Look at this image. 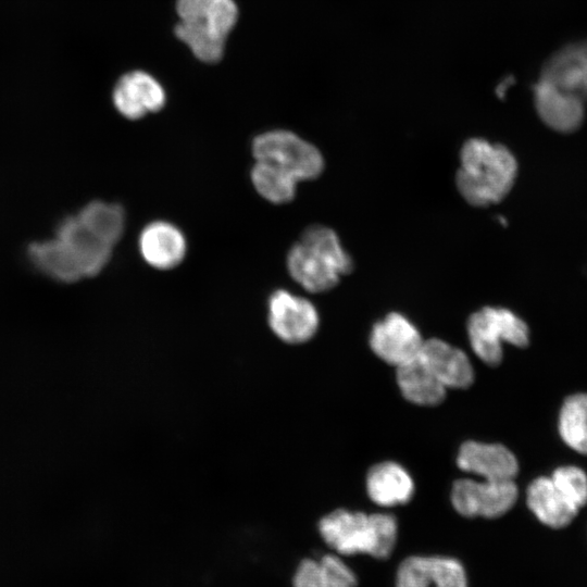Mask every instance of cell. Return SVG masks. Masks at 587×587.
Here are the masks:
<instances>
[{"label": "cell", "mask_w": 587, "mask_h": 587, "mask_svg": "<svg viewBox=\"0 0 587 587\" xmlns=\"http://www.w3.org/2000/svg\"><path fill=\"white\" fill-rule=\"evenodd\" d=\"M516 174V159L507 147L483 138H470L460 151L455 186L469 204L488 207L510 192Z\"/></svg>", "instance_id": "1"}, {"label": "cell", "mask_w": 587, "mask_h": 587, "mask_svg": "<svg viewBox=\"0 0 587 587\" xmlns=\"http://www.w3.org/2000/svg\"><path fill=\"white\" fill-rule=\"evenodd\" d=\"M352 267V259L337 234L323 225L305 228L287 253L290 276L313 294L330 290Z\"/></svg>", "instance_id": "2"}, {"label": "cell", "mask_w": 587, "mask_h": 587, "mask_svg": "<svg viewBox=\"0 0 587 587\" xmlns=\"http://www.w3.org/2000/svg\"><path fill=\"white\" fill-rule=\"evenodd\" d=\"M319 532L326 545L338 554L365 553L384 560L396 546L398 524L395 516L388 513L367 514L337 509L321 519Z\"/></svg>", "instance_id": "3"}, {"label": "cell", "mask_w": 587, "mask_h": 587, "mask_svg": "<svg viewBox=\"0 0 587 587\" xmlns=\"http://www.w3.org/2000/svg\"><path fill=\"white\" fill-rule=\"evenodd\" d=\"M176 36L200 61L217 62L238 10L234 0H177Z\"/></svg>", "instance_id": "4"}, {"label": "cell", "mask_w": 587, "mask_h": 587, "mask_svg": "<svg viewBox=\"0 0 587 587\" xmlns=\"http://www.w3.org/2000/svg\"><path fill=\"white\" fill-rule=\"evenodd\" d=\"M472 350L485 364L497 366L503 358V342L523 348L529 344V328L515 313L504 308L484 307L467 321Z\"/></svg>", "instance_id": "5"}, {"label": "cell", "mask_w": 587, "mask_h": 587, "mask_svg": "<svg viewBox=\"0 0 587 587\" xmlns=\"http://www.w3.org/2000/svg\"><path fill=\"white\" fill-rule=\"evenodd\" d=\"M252 154L255 161L277 167L298 183L319 177L325 165L315 146L284 129L268 130L254 137Z\"/></svg>", "instance_id": "6"}, {"label": "cell", "mask_w": 587, "mask_h": 587, "mask_svg": "<svg viewBox=\"0 0 587 587\" xmlns=\"http://www.w3.org/2000/svg\"><path fill=\"white\" fill-rule=\"evenodd\" d=\"M519 488L513 480L461 478L453 483L451 503L465 517L496 519L516 503Z\"/></svg>", "instance_id": "7"}, {"label": "cell", "mask_w": 587, "mask_h": 587, "mask_svg": "<svg viewBox=\"0 0 587 587\" xmlns=\"http://www.w3.org/2000/svg\"><path fill=\"white\" fill-rule=\"evenodd\" d=\"M267 324L282 342L302 345L317 333L320 315L309 299L285 289H276L267 300Z\"/></svg>", "instance_id": "8"}, {"label": "cell", "mask_w": 587, "mask_h": 587, "mask_svg": "<svg viewBox=\"0 0 587 587\" xmlns=\"http://www.w3.org/2000/svg\"><path fill=\"white\" fill-rule=\"evenodd\" d=\"M369 341L380 360L396 367L416 359L424 344L416 326L397 312L388 313L374 324Z\"/></svg>", "instance_id": "9"}, {"label": "cell", "mask_w": 587, "mask_h": 587, "mask_svg": "<svg viewBox=\"0 0 587 587\" xmlns=\"http://www.w3.org/2000/svg\"><path fill=\"white\" fill-rule=\"evenodd\" d=\"M55 238L65 248L83 278L99 274L112 257L113 247L89 229L77 215L61 220Z\"/></svg>", "instance_id": "10"}, {"label": "cell", "mask_w": 587, "mask_h": 587, "mask_svg": "<svg viewBox=\"0 0 587 587\" xmlns=\"http://www.w3.org/2000/svg\"><path fill=\"white\" fill-rule=\"evenodd\" d=\"M587 102V39L563 46L541 67L539 78Z\"/></svg>", "instance_id": "11"}, {"label": "cell", "mask_w": 587, "mask_h": 587, "mask_svg": "<svg viewBox=\"0 0 587 587\" xmlns=\"http://www.w3.org/2000/svg\"><path fill=\"white\" fill-rule=\"evenodd\" d=\"M113 104L124 117L139 120L160 111L165 104V91L160 83L142 71L123 75L113 89Z\"/></svg>", "instance_id": "12"}, {"label": "cell", "mask_w": 587, "mask_h": 587, "mask_svg": "<svg viewBox=\"0 0 587 587\" xmlns=\"http://www.w3.org/2000/svg\"><path fill=\"white\" fill-rule=\"evenodd\" d=\"M457 464L464 472L490 480H513L519 473L516 457L501 444L467 440L459 449Z\"/></svg>", "instance_id": "13"}, {"label": "cell", "mask_w": 587, "mask_h": 587, "mask_svg": "<svg viewBox=\"0 0 587 587\" xmlns=\"http://www.w3.org/2000/svg\"><path fill=\"white\" fill-rule=\"evenodd\" d=\"M139 251L153 268L172 270L180 264L187 251L183 232L166 221L146 225L139 235Z\"/></svg>", "instance_id": "14"}, {"label": "cell", "mask_w": 587, "mask_h": 587, "mask_svg": "<svg viewBox=\"0 0 587 587\" xmlns=\"http://www.w3.org/2000/svg\"><path fill=\"white\" fill-rule=\"evenodd\" d=\"M420 359L448 388H467L474 380V370L467 354L438 338L424 340Z\"/></svg>", "instance_id": "15"}, {"label": "cell", "mask_w": 587, "mask_h": 587, "mask_svg": "<svg viewBox=\"0 0 587 587\" xmlns=\"http://www.w3.org/2000/svg\"><path fill=\"white\" fill-rule=\"evenodd\" d=\"M534 104L540 120L551 129L576 130L585 116V102L538 79L534 85Z\"/></svg>", "instance_id": "16"}, {"label": "cell", "mask_w": 587, "mask_h": 587, "mask_svg": "<svg viewBox=\"0 0 587 587\" xmlns=\"http://www.w3.org/2000/svg\"><path fill=\"white\" fill-rule=\"evenodd\" d=\"M526 504L544 525L559 529L573 522L579 510L558 490L550 476H539L526 489Z\"/></svg>", "instance_id": "17"}, {"label": "cell", "mask_w": 587, "mask_h": 587, "mask_svg": "<svg viewBox=\"0 0 587 587\" xmlns=\"http://www.w3.org/2000/svg\"><path fill=\"white\" fill-rule=\"evenodd\" d=\"M370 499L380 507L408 503L414 494V482L400 464L385 461L375 464L366 475Z\"/></svg>", "instance_id": "18"}, {"label": "cell", "mask_w": 587, "mask_h": 587, "mask_svg": "<svg viewBox=\"0 0 587 587\" xmlns=\"http://www.w3.org/2000/svg\"><path fill=\"white\" fill-rule=\"evenodd\" d=\"M294 587H357L354 572L337 554H325L319 560L305 558L297 566Z\"/></svg>", "instance_id": "19"}, {"label": "cell", "mask_w": 587, "mask_h": 587, "mask_svg": "<svg viewBox=\"0 0 587 587\" xmlns=\"http://www.w3.org/2000/svg\"><path fill=\"white\" fill-rule=\"evenodd\" d=\"M396 380L402 396L417 405L433 407L441 403L447 388L417 357L396 367Z\"/></svg>", "instance_id": "20"}, {"label": "cell", "mask_w": 587, "mask_h": 587, "mask_svg": "<svg viewBox=\"0 0 587 587\" xmlns=\"http://www.w3.org/2000/svg\"><path fill=\"white\" fill-rule=\"evenodd\" d=\"M27 254L34 266L50 278L63 283H73L83 278L70 254L57 238L30 243Z\"/></svg>", "instance_id": "21"}, {"label": "cell", "mask_w": 587, "mask_h": 587, "mask_svg": "<svg viewBox=\"0 0 587 587\" xmlns=\"http://www.w3.org/2000/svg\"><path fill=\"white\" fill-rule=\"evenodd\" d=\"M558 433L573 451L587 455V392L566 397L558 415Z\"/></svg>", "instance_id": "22"}, {"label": "cell", "mask_w": 587, "mask_h": 587, "mask_svg": "<svg viewBox=\"0 0 587 587\" xmlns=\"http://www.w3.org/2000/svg\"><path fill=\"white\" fill-rule=\"evenodd\" d=\"M445 574L446 557H408L397 570L396 587H442Z\"/></svg>", "instance_id": "23"}, {"label": "cell", "mask_w": 587, "mask_h": 587, "mask_svg": "<svg viewBox=\"0 0 587 587\" xmlns=\"http://www.w3.org/2000/svg\"><path fill=\"white\" fill-rule=\"evenodd\" d=\"M78 218L100 238L114 247L125 228V213L121 205L100 200L91 201L77 214Z\"/></svg>", "instance_id": "24"}, {"label": "cell", "mask_w": 587, "mask_h": 587, "mask_svg": "<svg viewBox=\"0 0 587 587\" xmlns=\"http://www.w3.org/2000/svg\"><path fill=\"white\" fill-rule=\"evenodd\" d=\"M250 176L255 190L272 203H287L296 196L298 182L268 163L255 161Z\"/></svg>", "instance_id": "25"}, {"label": "cell", "mask_w": 587, "mask_h": 587, "mask_svg": "<svg viewBox=\"0 0 587 587\" xmlns=\"http://www.w3.org/2000/svg\"><path fill=\"white\" fill-rule=\"evenodd\" d=\"M551 480L574 507L580 510L587 504V474L576 465H562L553 470Z\"/></svg>", "instance_id": "26"}]
</instances>
